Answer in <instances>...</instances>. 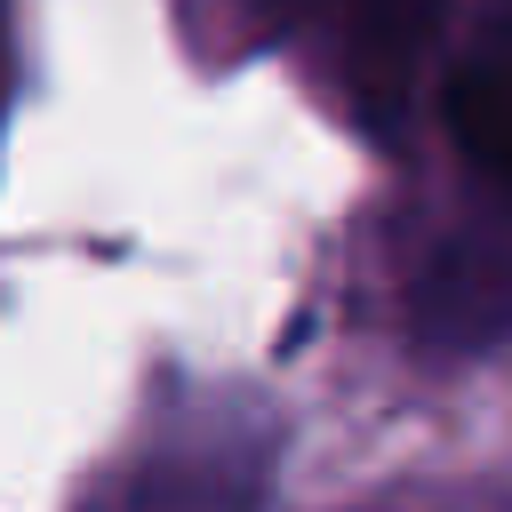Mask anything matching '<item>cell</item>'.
<instances>
[{
  "instance_id": "3",
  "label": "cell",
  "mask_w": 512,
  "mask_h": 512,
  "mask_svg": "<svg viewBox=\"0 0 512 512\" xmlns=\"http://www.w3.org/2000/svg\"><path fill=\"white\" fill-rule=\"evenodd\" d=\"M328 24V48L344 64V88L360 96L368 120H400L416 64L432 56V32L448 0H312Z\"/></svg>"
},
{
  "instance_id": "2",
  "label": "cell",
  "mask_w": 512,
  "mask_h": 512,
  "mask_svg": "<svg viewBox=\"0 0 512 512\" xmlns=\"http://www.w3.org/2000/svg\"><path fill=\"white\" fill-rule=\"evenodd\" d=\"M408 336L424 352H496L512 344V192L456 216L416 280H408Z\"/></svg>"
},
{
  "instance_id": "1",
  "label": "cell",
  "mask_w": 512,
  "mask_h": 512,
  "mask_svg": "<svg viewBox=\"0 0 512 512\" xmlns=\"http://www.w3.org/2000/svg\"><path fill=\"white\" fill-rule=\"evenodd\" d=\"M272 496V424L248 400L168 408L80 512H264Z\"/></svg>"
},
{
  "instance_id": "4",
  "label": "cell",
  "mask_w": 512,
  "mask_h": 512,
  "mask_svg": "<svg viewBox=\"0 0 512 512\" xmlns=\"http://www.w3.org/2000/svg\"><path fill=\"white\" fill-rule=\"evenodd\" d=\"M448 128H456L464 160L496 192H512V0L448 64Z\"/></svg>"
}]
</instances>
